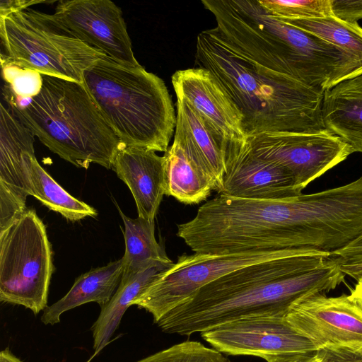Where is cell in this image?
<instances>
[{"label": "cell", "mask_w": 362, "mask_h": 362, "mask_svg": "<svg viewBox=\"0 0 362 362\" xmlns=\"http://www.w3.org/2000/svg\"><path fill=\"white\" fill-rule=\"evenodd\" d=\"M195 62L211 72L243 115L247 138L327 131L324 91L286 74L277 55L238 23L197 36Z\"/></svg>", "instance_id": "1"}, {"label": "cell", "mask_w": 362, "mask_h": 362, "mask_svg": "<svg viewBox=\"0 0 362 362\" xmlns=\"http://www.w3.org/2000/svg\"><path fill=\"white\" fill-rule=\"evenodd\" d=\"M345 274L331 254L308 249L245 266L201 288L156 324L189 336L253 317H284L296 302L334 289Z\"/></svg>", "instance_id": "2"}, {"label": "cell", "mask_w": 362, "mask_h": 362, "mask_svg": "<svg viewBox=\"0 0 362 362\" xmlns=\"http://www.w3.org/2000/svg\"><path fill=\"white\" fill-rule=\"evenodd\" d=\"M40 93L16 117L51 151L78 168H112L125 146L106 121L84 82L42 75Z\"/></svg>", "instance_id": "3"}, {"label": "cell", "mask_w": 362, "mask_h": 362, "mask_svg": "<svg viewBox=\"0 0 362 362\" xmlns=\"http://www.w3.org/2000/svg\"><path fill=\"white\" fill-rule=\"evenodd\" d=\"M83 82L126 147L168 150L176 114L160 77L105 56L84 71Z\"/></svg>", "instance_id": "4"}, {"label": "cell", "mask_w": 362, "mask_h": 362, "mask_svg": "<svg viewBox=\"0 0 362 362\" xmlns=\"http://www.w3.org/2000/svg\"><path fill=\"white\" fill-rule=\"evenodd\" d=\"M0 37L11 60L42 75L83 82V73L107 56L74 36L54 17L32 8L0 17Z\"/></svg>", "instance_id": "5"}, {"label": "cell", "mask_w": 362, "mask_h": 362, "mask_svg": "<svg viewBox=\"0 0 362 362\" xmlns=\"http://www.w3.org/2000/svg\"><path fill=\"white\" fill-rule=\"evenodd\" d=\"M54 270L45 226L26 209L0 231V300L30 309L35 315L47 307Z\"/></svg>", "instance_id": "6"}, {"label": "cell", "mask_w": 362, "mask_h": 362, "mask_svg": "<svg viewBox=\"0 0 362 362\" xmlns=\"http://www.w3.org/2000/svg\"><path fill=\"white\" fill-rule=\"evenodd\" d=\"M235 1L287 63L298 81L325 92L362 74V66L344 50L272 16L258 0Z\"/></svg>", "instance_id": "7"}, {"label": "cell", "mask_w": 362, "mask_h": 362, "mask_svg": "<svg viewBox=\"0 0 362 362\" xmlns=\"http://www.w3.org/2000/svg\"><path fill=\"white\" fill-rule=\"evenodd\" d=\"M305 250L307 249L222 255L183 254L136 298L132 305H136L151 313L156 323L201 288L228 273L255 263L296 254Z\"/></svg>", "instance_id": "8"}, {"label": "cell", "mask_w": 362, "mask_h": 362, "mask_svg": "<svg viewBox=\"0 0 362 362\" xmlns=\"http://www.w3.org/2000/svg\"><path fill=\"white\" fill-rule=\"evenodd\" d=\"M247 141L255 154L286 168L302 189L355 152L349 144L328 130L262 134Z\"/></svg>", "instance_id": "9"}, {"label": "cell", "mask_w": 362, "mask_h": 362, "mask_svg": "<svg viewBox=\"0 0 362 362\" xmlns=\"http://www.w3.org/2000/svg\"><path fill=\"white\" fill-rule=\"evenodd\" d=\"M214 349L228 355L305 354L318 349L297 332L284 317H253L220 325L201 333Z\"/></svg>", "instance_id": "10"}, {"label": "cell", "mask_w": 362, "mask_h": 362, "mask_svg": "<svg viewBox=\"0 0 362 362\" xmlns=\"http://www.w3.org/2000/svg\"><path fill=\"white\" fill-rule=\"evenodd\" d=\"M74 36L114 60L137 66L121 8L110 0H62L52 13Z\"/></svg>", "instance_id": "11"}, {"label": "cell", "mask_w": 362, "mask_h": 362, "mask_svg": "<svg viewBox=\"0 0 362 362\" xmlns=\"http://www.w3.org/2000/svg\"><path fill=\"white\" fill-rule=\"evenodd\" d=\"M284 318L318 349L362 346V311L349 296H308L293 303Z\"/></svg>", "instance_id": "12"}, {"label": "cell", "mask_w": 362, "mask_h": 362, "mask_svg": "<svg viewBox=\"0 0 362 362\" xmlns=\"http://www.w3.org/2000/svg\"><path fill=\"white\" fill-rule=\"evenodd\" d=\"M302 190L288 170L255 154L248 141L227 144L224 172L217 189L219 194L275 200L298 196Z\"/></svg>", "instance_id": "13"}, {"label": "cell", "mask_w": 362, "mask_h": 362, "mask_svg": "<svg viewBox=\"0 0 362 362\" xmlns=\"http://www.w3.org/2000/svg\"><path fill=\"white\" fill-rule=\"evenodd\" d=\"M34 135L9 107L0 105V231L25 211L30 196L28 160L35 156Z\"/></svg>", "instance_id": "14"}, {"label": "cell", "mask_w": 362, "mask_h": 362, "mask_svg": "<svg viewBox=\"0 0 362 362\" xmlns=\"http://www.w3.org/2000/svg\"><path fill=\"white\" fill-rule=\"evenodd\" d=\"M171 81L176 97L189 103L227 144L247 141L242 112L209 71L199 67L178 70Z\"/></svg>", "instance_id": "15"}, {"label": "cell", "mask_w": 362, "mask_h": 362, "mask_svg": "<svg viewBox=\"0 0 362 362\" xmlns=\"http://www.w3.org/2000/svg\"><path fill=\"white\" fill-rule=\"evenodd\" d=\"M112 169L130 189L139 217L154 221L165 195L163 156L143 148L125 146L118 152Z\"/></svg>", "instance_id": "16"}, {"label": "cell", "mask_w": 362, "mask_h": 362, "mask_svg": "<svg viewBox=\"0 0 362 362\" xmlns=\"http://www.w3.org/2000/svg\"><path fill=\"white\" fill-rule=\"evenodd\" d=\"M176 98L173 141L208 174L217 191L224 172L227 143L211 129L189 103Z\"/></svg>", "instance_id": "17"}, {"label": "cell", "mask_w": 362, "mask_h": 362, "mask_svg": "<svg viewBox=\"0 0 362 362\" xmlns=\"http://www.w3.org/2000/svg\"><path fill=\"white\" fill-rule=\"evenodd\" d=\"M322 116L327 130L362 153V74L324 92Z\"/></svg>", "instance_id": "18"}, {"label": "cell", "mask_w": 362, "mask_h": 362, "mask_svg": "<svg viewBox=\"0 0 362 362\" xmlns=\"http://www.w3.org/2000/svg\"><path fill=\"white\" fill-rule=\"evenodd\" d=\"M122 273L121 258L81 274L64 297L43 310L41 322L45 325L57 324L64 313L87 303L95 302L100 307L105 305L119 285Z\"/></svg>", "instance_id": "19"}, {"label": "cell", "mask_w": 362, "mask_h": 362, "mask_svg": "<svg viewBox=\"0 0 362 362\" xmlns=\"http://www.w3.org/2000/svg\"><path fill=\"white\" fill-rule=\"evenodd\" d=\"M173 263L158 262L139 272L122 277L112 297L101 307L98 317L91 327L95 354L109 343L123 315L132 302Z\"/></svg>", "instance_id": "20"}, {"label": "cell", "mask_w": 362, "mask_h": 362, "mask_svg": "<svg viewBox=\"0 0 362 362\" xmlns=\"http://www.w3.org/2000/svg\"><path fill=\"white\" fill-rule=\"evenodd\" d=\"M163 157L165 195L185 204H197L216 189L212 179L176 142L168 147Z\"/></svg>", "instance_id": "21"}, {"label": "cell", "mask_w": 362, "mask_h": 362, "mask_svg": "<svg viewBox=\"0 0 362 362\" xmlns=\"http://www.w3.org/2000/svg\"><path fill=\"white\" fill-rule=\"evenodd\" d=\"M119 211L124 224L125 251L122 258V277L139 272L158 262H173L156 239L154 221L139 216L131 218L119 209Z\"/></svg>", "instance_id": "22"}, {"label": "cell", "mask_w": 362, "mask_h": 362, "mask_svg": "<svg viewBox=\"0 0 362 362\" xmlns=\"http://www.w3.org/2000/svg\"><path fill=\"white\" fill-rule=\"evenodd\" d=\"M28 170L30 196L35 197L50 210L71 221L97 216L94 208L76 199L62 188L42 168L35 156L29 158Z\"/></svg>", "instance_id": "23"}, {"label": "cell", "mask_w": 362, "mask_h": 362, "mask_svg": "<svg viewBox=\"0 0 362 362\" xmlns=\"http://www.w3.org/2000/svg\"><path fill=\"white\" fill-rule=\"evenodd\" d=\"M344 50L362 66V28L334 16L325 18L281 20Z\"/></svg>", "instance_id": "24"}, {"label": "cell", "mask_w": 362, "mask_h": 362, "mask_svg": "<svg viewBox=\"0 0 362 362\" xmlns=\"http://www.w3.org/2000/svg\"><path fill=\"white\" fill-rule=\"evenodd\" d=\"M272 16L280 20L325 18L334 16L331 0H258Z\"/></svg>", "instance_id": "25"}, {"label": "cell", "mask_w": 362, "mask_h": 362, "mask_svg": "<svg viewBox=\"0 0 362 362\" xmlns=\"http://www.w3.org/2000/svg\"><path fill=\"white\" fill-rule=\"evenodd\" d=\"M2 77L5 86L18 98H33L41 91L42 74L11 60L2 52L0 55Z\"/></svg>", "instance_id": "26"}, {"label": "cell", "mask_w": 362, "mask_h": 362, "mask_svg": "<svg viewBox=\"0 0 362 362\" xmlns=\"http://www.w3.org/2000/svg\"><path fill=\"white\" fill-rule=\"evenodd\" d=\"M136 362H230L222 353L199 341H185Z\"/></svg>", "instance_id": "27"}, {"label": "cell", "mask_w": 362, "mask_h": 362, "mask_svg": "<svg viewBox=\"0 0 362 362\" xmlns=\"http://www.w3.org/2000/svg\"><path fill=\"white\" fill-rule=\"evenodd\" d=\"M341 272L358 280L362 276V232L343 247L331 253Z\"/></svg>", "instance_id": "28"}, {"label": "cell", "mask_w": 362, "mask_h": 362, "mask_svg": "<svg viewBox=\"0 0 362 362\" xmlns=\"http://www.w3.org/2000/svg\"><path fill=\"white\" fill-rule=\"evenodd\" d=\"M317 354L319 362H362V346L325 347Z\"/></svg>", "instance_id": "29"}, {"label": "cell", "mask_w": 362, "mask_h": 362, "mask_svg": "<svg viewBox=\"0 0 362 362\" xmlns=\"http://www.w3.org/2000/svg\"><path fill=\"white\" fill-rule=\"evenodd\" d=\"M334 16L349 23L362 19V0H331Z\"/></svg>", "instance_id": "30"}, {"label": "cell", "mask_w": 362, "mask_h": 362, "mask_svg": "<svg viewBox=\"0 0 362 362\" xmlns=\"http://www.w3.org/2000/svg\"><path fill=\"white\" fill-rule=\"evenodd\" d=\"M264 359L267 362H319L317 351L305 354H291L269 356Z\"/></svg>", "instance_id": "31"}, {"label": "cell", "mask_w": 362, "mask_h": 362, "mask_svg": "<svg viewBox=\"0 0 362 362\" xmlns=\"http://www.w3.org/2000/svg\"><path fill=\"white\" fill-rule=\"evenodd\" d=\"M46 2L45 1L1 0L0 1V17L7 16L36 4Z\"/></svg>", "instance_id": "32"}, {"label": "cell", "mask_w": 362, "mask_h": 362, "mask_svg": "<svg viewBox=\"0 0 362 362\" xmlns=\"http://www.w3.org/2000/svg\"><path fill=\"white\" fill-rule=\"evenodd\" d=\"M357 281L349 298L362 311V276Z\"/></svg>", "instance_id": "33"}, {"label": "cell", "mask_w": 362, "mask_h": 362, "mask_svg": "<svg viewBox=\"0 0 362 362\" xmlns=\"http://www.w3.org/2000/svg\"><path fill=\"white\" fill-rule=\"evenodd\" d=\"M0 362H23L13 355L8 348H6L0 352Z\"/></svg>", "instance_id": "34"}, {"label": "cell", "mask_w": 362, "mask_h": 362, "mask_svg": "<svg viewBox=\"0 0 362 362\" xmlns=\"http://www.w3.org/2000/svg\"><path fill=\"white\" fill-rule=\"evenodd\" d=\"M87 362H89V361H87Z\"/></svg>", "instance_id": "35"}]
</instances>
